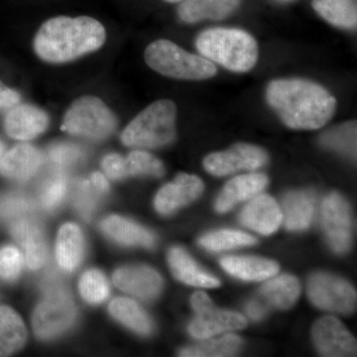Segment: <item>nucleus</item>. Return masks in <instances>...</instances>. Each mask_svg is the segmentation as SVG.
Wrapping results in <instances>:
<instances>
[{"instance_id": "nucleus-12", "label": "nucleus", "mask_w": 357, "mask_h": 357, "mask_svg": "<svg viewBox=\"0 0 357 357\" xmlns=\"http://www.w3.org/2000/svg\"><path fill=\"white\" fill-rule=\"evenodd\" d=\"M312 340L323 356H356V340L347 328L333 317H325L314 324Z\"/></svg>"}, {"instance_id": "nucleus-7", "label": "nucleus", "mask_w": 357, "mask_h": 357, "mask_svg": "<svg viewBox=\"0 0 357 357\" xmlns=\"http://www.w3.org/2000/svg\"><path fill=\"white\" fill-rule=\"evenodd\" d=\"M77 311L74 302L62 288L47 293L33 314L32 324L37 337L50 340L65 333L74 324Z\"/></svg>"}, {"instance_id": "nucleus-38", "label": "nucleus", "mask_w": 357, "mask_h": 357, "mask_svg": "<svg viewBox=\"0 0 357 357\" xmlns=\"http://www.w3.org/2000/svg\"><path fill=\"white\" fill-rule=\"evenodd\" d=\"M23 256L17 248L4 246L0 249V278L13 282L20 277L23 268Z\"/></svg>"}, {"instance_id": "nucleus-39", "label": "nucleus", "mask_w": 357, "mask_h": 357, "mask_svg": "<svg viewBox=\"0 0 357 357\" xmlns=\"http://www.w3.org/2000/svg\"><path fill=\"white\" fill-rule=\"evenodd\" d=\"M83 156V150L70 143H58L49 149V157L59 169L74 166Z\"/></svg>"}, {"instance_id": "nucleus-20", "label": "nucleus", "mask_w": 357, "mask_h": 357, "mask_svg": "<svg viewBox=\"0 0 357 357\" xmlns=\"http://www.w3.org/2000/svg\"><path fill=\"white\" fill-rule=\"evenodd\" d=\"M100 229L112 241L123 245L152 248L156 241L153 234L149 230L117 215L105 218L100 223Z\"/></svg>"}, {"instance_id": "nucleus-41", "label": "nucleus", "mask_w": 357, "mask_h": 357, "mask_svg": "<svg viewBox=\"0 0 357 357\" xmlns=\"http://www.w3.org/2000/svg\"><path fill=\"white\" fill-rule=\"evenodd\" d=\"M20 93L8 88L0 81V109H11L20 102Z\"/></svg>"}, {"instance_id": "nucleus-13", "label": "nucleus", "mask_w": 357, "mask_h": 357, "mask_svg": "<svg viewBox=\"0 0 357 357\" xmlns=\"http://www.w3.org/2000/svg\"><path fill=\"white\" fill-rule=\"evenodd\" d=\"M203 190V182L197 176L178 174L174 182L160 189L155 198V208L161 215H170L195 201Z\"/></svg>"}, {"instance_id": "nucleus-28", "label": "nucleus", "mask_w": 357, "mask_h": 357, "mask_svg": "<svg viewBox=\"0 0 357 357\" xmlns=\"http://www.w3.org/2000/svg\"><path fill=\"white\" fill-rule=\"evenodd\" d=\"M300 290L299 281L295 277L283 275L265 283L260 289V294L272 306L289 309L299 297Z\"/></svg>"}, {"instance_id": "nucleus-8", "label": "nucleus", "mask_w": 357, "mask_h": 357, "mask_svg": "<svg viewBox=\"0 0 357 357\" xmlns=\"http://www.w3.org/2000/svg\"><path fill=\"white\" fill-rule=\"evenodd\" d=\"M192 305L197 316L189 326V332L194 337L206 338L229 331L241 330L248 324L243 314L215 307L204 292L192 295Z\"/></svg>"}, {"instance_id": "nucleus-42", "label": "nucleus", "mask_w": 357, "mask_h": 357, "mask_svg": "<svg viewBox=\"0 0 357 357\" xmlns=\"http://www.w3.org/2000/svg\"><path fill=\"white\" fill-rule=\"evenodd\" d=\"M246 311H248V316L251 319L258 321L266 314L267 309L262 303L255 300L248 303V306H246Z\"/></svg>"}, {"instance_id": "nucleus-43", "label": "nucleus", "mask_w": 357, "mask_h": 357, "mask_svg": "<svg viewBox=\"0 0 357 357\" xmlns=\"http://www.w3.org/2000/svg\"><path fill=\"white\" fill-rule=\"evenodd\" d=\"M91 183L102 194L107 192L109 190V182H107V178L102 173L95 172L91 174Z\"/></svg>"}, {"instance_id": "nucleus-26", "label": "nucleus", "mask_w": 357, "mask_h": 357, "mask_svg": "<svg viewBox=\"0 0 357 357\" xmlns=\"http://www.w3.org/2000/svg\"><path fill=\"white\" fill-rule=\"evenodd\" d=\"M109 312L115 319L139 335H150L153 331L151 319L132 300L117 298L110 303Z\"/></svg>"}, {"instance_id": "nucleus-18", "label": "nucleus", "mask_w": 357, "mask_h": 357, "mask_svg": "<svg viewBox=\"0 0 357 357\" xmlns=\"http://www.w3.org/2000/svg\"><path fill=\"white\" fill-rule=\"evenodd\" d=\"M282 218L283 215L278 204L267 195L255 197L241 215V222L244 225L264 236L276 231L280 227Z\"/></svg>"}, {"instance_id": "nucleus-1", "label": "nucleus", "mask_w": 357, "mask_h": 357, "mask_svg": "<svg viewBox=\"0 0 357 357\" xmlns=\"http://www.w3.org/2000/svg\"><path fill=\"white\" fill-rule=\"evenodd\" d=\"M266 100L285 126L301 130L323 128L337 109V100L325 88L306 79L272 81Z\"/></svg>"}, {"instance_id": "nucleus-37", "label": "nucleus", "mask_w": 357, "mask_h": 357, "mask_svg": "<svg viewBox=\"0 0 357 357\" xmlns=\"http://www.w3.org/2000/svg\"><path fill=\"white\" fill-rule=\"evenodd\" d=\"M32 210V202L24 195L8 194L0 197V220L26 218Z\"/></svg>"}, {"instance_id": "nucleus-29", "label": "nucleus", "mask_w": 357, "mask_h": 357, "mask_svg": "<svg viewBox=\"0 0 357 357\" xmlns=\"http://www.w3.org/2000/svg\"><path fill=\"white\" fill-rule=\"evenodd\" d=\"M312 7L324 20L337 27L351 29L356 26V6L352 0H314Z\"/></svg>"}, {"instance_id": "nucleus-11", "label": "nucleus", "mask_w": 357, "mask_h": 357, "mask_svg": "<svg viewBox=\"0 0 357 357\" xmlns=\"http://www.w3.org/2000/svg\"><path fill=\"white\" fill-rule=\"evenodd\" d=\"M323 225L328 243L337 253L349 250L351 243L352 220L349 204L337 192L328 195L321 206Z\"/></svg>"}, {"instance_id": "nucleus-14", "label": "nucleus", "mask_w": 357, "mask_h": 357, "mask_svg": "<svg viewBox=\"0 0 357 357\" xmlns=\"http://www.w3.org/2000/svg\"><path fill=\"white\" fill-rule=\"evenodd\" d=\"M114 282L123 292L142 300L156 297L163 284L161 276L152 268L146 266L119 268L114 272Z\"/></svg>"}, {"instance_id": "nucleus-3", "label": "nucleus", "mask_w": 357, "mask_h": 357, "mask_svg": "<svg viewBox=\"0 0 357 357\" xmlns=\"http://www.w3.org/2000/svg\"><path fill=\"white\" fill-rule=\"evenodd\" d=\"M196 46L204 57L232 72H248L258 60L255 39L241 29L211 28L199 35Z\"/></svg>"}, {"instance_id": "nucleus-30", "label": "nucleus", "mask_w": 357, "mask_h": 357, "mask_svg": "<svg viewBox=\"0 0 357 357\" xmlns=\"http://www.w3.org/2000/svg\"><path fill=\"white\" fill-rule=\"evenodd\" d=\"M241 345V340L236 335H227L218 340H208L180 351V356L222 357L232 356Z\"/></svg>"}, {"instance_id": "nucleus-35", "label": "nucleus", "mask_w": 357, "mask_h": 357, "mask_svg": "<svg viewBox=\"0 0 357 357\" xmlns=\"http://www.w3.org/2000/svg\"><path fill=\"white\" fill-rule=\"evenodd\" d=\"M67 191V177L64 173L58 171L42 185L40 190V203L45 210H55L64 201Z\"/></svg>"}, {"instance_id": "nucleus-19", "label": "nucleus", "mask_w": 357, "mask_h": 357, "mask_svg": "<svg viewBox=\"0 0 357 357\" xmlns=\"http://www.w3.org/2000/svg\"><path fill=\"white\" fill-rule=\"evenodd\" d=\"M267 184L268 178L263 174H248L232 178L218 196L215 210L225 213L239 202L253 198L259 194Z\"/></svg>"}, {"instance_id": "nucleus-33", "label": "nucleus", "mask_w": 357, "mask_h": 357, "mask_svg": "<svg viewBox=\"0 0 357 357\" xmlns=\"http://www.w3.org/2000/svg\"><path fill=\"white\" fill-rule=\"evenodd\" d=\"M324 146L333 148L342 153L356 157V123L349 122L333 128L324 134L321 138Z\"/></svg>"}, {"instance_id": "nucleus-25", "label": "nucleus", "mask_w": 357, "mask_h": 357, "mask_svg": "<svg viewBox=\"0 0 357 357\" xmlns=\"http://www.w3.org/2000/svg\"><path fill=\"white\" fill-rule=\"evenodd\" d=\"M25 340L24 323L17 312L9 307H0V356L20 351Z\"/></svg>"}, {"instance_id": "nucleus-44", "label": "nucleus", "mask_w": 357, "mask_h": 357, "mask_svg": "<svg viewBox=\"0 0 357 357\" xmlns=\"http://www.w3.org/2000/svg\"><path fill=\"white\" fill-rule=\"evenodd\" d=\"M4 150H6V146H4V143L2 142L1 140H0V159H1V157L3 156Z\"/></svg>"}, {"instance_id": "nucleus-4", "label": "nucleus", "mask_w": 357, "mask_h": 357, "mask_svg": "<svg viewBox=\"0 0 357 357\" xmlns=\"http://www.w3.org/2000/svg\"><path fill=\"white\" fill-rule=\"evenodd\" d=\"M177 107L172 100H157L142 110L121 134L124 145L136 148H159L176 138Z\"/></svg>"}, {"instance_id": "nucleus-40", "label": "nucleus", "mask_w": 357, "mask_h": 357, "mask_svg": "<svg viewBox=\"0 0 357 357\" xmlns=\"http://www.w3.org/2000/svg\"><path fill=\"white\" fill-rule=\"evenodd\" d=\"M123 157L119 154H109L102 160V169L109 178L121 180L126 178L123 167Z\"/></svg>"}, {"instance_id": "nucleus-36", "label": "nucleus", "mask_w": 357, "mask_h": 357, "mask_svg": "<svg viewBox=\"0 0 357 357\" xmlns=\"http://www.w3.org/2000/svg\"><path fill=\"white\" fill-rule=\"evenodd\" d=\"M98 192H100L93 187L91 181H79L76 185L73 199L74 206L84 220H91V215L95 213L98 206Z\"/></svg>"}, {"instance_id": "nucleus-17", "label": "nucleus", "mask_w": 357, "mask_h": 357, "mask_svg": "<svg viewBox=\"0 0 357 357\" xmlns=\"http://www.w3.org/2000/svg\"><path fill=\"white\" fill-rule=\"evenodd\" d=\"M11 234L24 250L28 268L37 270L43 266L47 259V248L38 223L31 218H18L11 225Z\"/></svg>"}, {"instance_id": "nucleus-31", "label": "nucleus", "mask_w": 357, "mask_h": 357, "mask_svg": "<svg viewBox=\"0 0 357 357\" xmlns=\"http://www.w3.org/2000/svg\"><path fill=\"white\" fill-rule=\"evenodd\" d=\"M255 243V237L238 230L230 229L211 232L199 241V245L211 251L227 250L238 246L252 245Z\"/></svg>"}, {"instance_id": "nucleus-22", "label": "nucleus", "mask_w": 357, "mask_h": 357, "mask_svg": "<svg viewBox=\"0 0 357 357\" xmlns=\"http://www.w3.org/2000/svg\"><path fill=\"white\" fill-rule=\"evenodd\" d=\"M238 6L239 0H183L178 14L185 23L220 20L229 16Z\"/></svg>"}, {"instance_id": "nucleus-21", "label": "nucleus", "mask_w": 357, "mask_h": 357, "mask_svg": "<svg viewBox=\"0 0 357 357\" xmlns=\"http://www.w3.org/2000/svg\"><path fill=\"white\" fill-rule=\"evenodd\" d=\"M168 262L174 276L188 285L202 288H215L220 286V280L199 268L191 256L182 248H171Z\"/></svg>"}, {"instance_id": "nucleus-45", "label": "nucleus", "mask_w": 357, "mask_h": 357, "mask_svg": "<svg viewBox=\"0 0 357 357\" xmlns=\"http://www.w3.org/2000/svg\"><path fill=\"white\" fill-rule=\"evenodd\" d=\"M167 2H171V3H176V2L183 1V0H165Z\"/></svg>"}, {"instance_id": "nucleus-2", "label": "nucleus", "mask_w": 357, "mask_h": 357, "mask_svg": "<svg viewBox=\"0 0 357 357\" xmlns=\"http://www.w3.org/2000/svg\"><path fill=\"white\" fill-rule=\"evenodd\" d=\"M105 39V27L95 18L58 16L40 27L34 39V50L45 62L63 64L98 50Z\"/></svg>"}, {"instance_id": "nucleus-23", "label": "nucleus", "mask_w": 357, "mask_h": 357, "mask_svg": "<svg viewBox=\"0 0 357 357\" xmlns=\"http://www.w3.org/2000/svg\"><path fill=\"white\" fill-rule=\"evenodd\" d=\"M84 241L83 232L74 223H67L61 227L56 243V258L60 267L72 272L83 260Z\"/></svg>"}, {"instance_id": "nucleus-15", "label": "nucleus", "mask_w": 357, "mask_h": 357, "mask_svg": "<svg viewBox=\"0 0 357 357\" xmlns=\"http://www.w3.org/2000/svg\"><path fill=\"white\" fill-rule=\"evenodd\" d=\"M49 117L39 107L30 105H15L6 114L4 128L14 139L31 140L48 128Z\"/></svg>"}, {"instance_id": "nucleus-16", "label": "nucleus", "mask_w": 357, "mask_h": 357, "mask_svg": "<svg viewBox=\"0 0 357 357\" xmlns=\"http://www.w3.org/2000/svg\"><path fill=\"white\" fill-rule=\"evenodd\" d=\"M43 163V155L29 144H20L0 159V174L10 180L25 182L35 175Z\"/></svg>"}, {"instance_id": "nucleus-9", "label": "nucleus", "mask_w": 357, "mask_h": 357, "mask_svg": "<svg viewBox=\"0 0 357 357\" xmlns=\"http://www.w3.org/2000/svg\"><path fill=\"white\" fill-rule=\"evenodd\" d=\"M307 293L312 304L326 311L349 314L356 310V290L347 281L332 275L312 276Z\"/></svg>"}, {"instance_id": "nucleus-10", "label": "nucleus", "mask_w": 357, "mask_h": 357, "mask_svg": "<svg viewBox=\"0 0 357 357\" xmlns=\"http://www.w3.org/2000/svg\"><path fill=\"white\" fill-rule=\"evenodd\" d=\"M266 152L253 145H234L227 151L208 155L204 166L213 176H227L241 170H256L267 163Z\"/></svg>"}, {"instance_id": "nucleus-24", "label": "nucleus", "mask_w": 357, "mask_h": 357, "mask_svg": "<svg viewBox=\"0 0 357 357\" xmlns=\"http://www.w3.org/2000/svg\"><path fill=\"white\" fill-rule=\"evenodd\" d=\"M220 264L230 275L245 281L265 280L279 271L276 262L262 258L229 256L222 258Z\"/></svg>"}, {"instance_id": "nucleus-27", "label": "nucleus", "mask_w": 357, "mask_h": 357, "mask_svg": "<svg viewBox=\"0 0 357 357\" xmlns=\"http://www.w3.org/2000/svg\"><path fill=\"white\" fill-rule=\"evenodd\" d=\"M284 220L290 230L307 229L314 215V202L305 192H290L284 199Z\"/></svg>"}, {"instance_id": "nucleus-6", "label": "nucleus", "mask_w": 357, "mask_h": 357, "mask_svg": "<svg viewBox=\"0 0 357 357\" xmlns=\"http://www.w3.org/2000/svg\"><path fill=\"white\" fill-rule=\"evenodd\" d=\"M116 126L114 112L100 98L86 96L72 103L61 128L72 135L100 140L112 135Z\"/></svg>"}, {"instance_id": "nucleus-34", "label": "nucleus", "mask_w": 357, "mask_h": 357, "mask_svg": "<svg viewBox=\"0 0 357 357\" xmlns=\"http://www.w3.org/2000/svg\"><path fill=\"white\" fill-rule=\"evenodd\" d=\"M79 293L89 304H100L109 295V285L107 278L98 270L84 272L79 284Z\"/></svg>"}, {"instance_id": "nucleus-5", "label": "nucleus", "mask_w": 357, "mask_h": 357, "mask_svg": "<svg viewBox=\"0 0 357 357\" xmlns=\"http://www.w3.org/2000/svg\"><path fill=\"white\" fill-rule=\"evenodd\" d=\"M145 62L163 76L178 79H206L215 76L211 61L185 51L168 40H157L145 50Z\"/></svg>"}, {"instance_id": "nucleus-32", "label": "nucleus", "mask_w": 357, "mask_h": 357, "mask_svg": "<svg viewBox=\"0 0 357 357\" xmlns=\"http://www.w3.org/2000/svg\"><path fill=\"white\" fill-rule=\"evenodd\" d=\"M126 178L129 176H153L161 177L164 166L156 157L144 151H133L123 159Z\"/></svg>"}]
</instances>
